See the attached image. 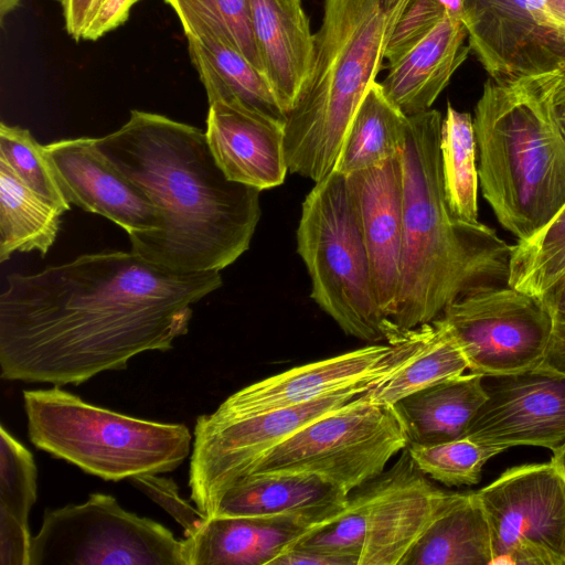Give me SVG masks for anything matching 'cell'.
Listing matches in <instances>:
<instances>
[{
	"label": "cell",
	"mask_w": 565,
	"mask_h": 565,
	"mask_svg": "<svg viewBox=\"0 0 565 565\" xmlns=\"http://www.w3.org/2000/svg\"><path fill=\"white\" fill-rule=\"evenodd\" d=\"M222 282L218 270L175 271L132 250L12 274L0 295L1 377L79 385L168 351L188 333L192 306Z\"/></svg>",
	"instance_id": "1"
},
{
	"label": "cell",
	"mask_w": 565,
	"mask_h": 565,
	"mask_svg": "<svg viewBox=\"0 0 565 565\" xmlns=\"http://www.w3.org/2000/svg\"><path fill=\"white\" fill-rule=\"evenodd\" d=\"M95 142L159 213L158 230L129 235L132 252L193 273L221 271L249 248L262 191L224 174L201 129L134 109L119 129Z\"/></svg>",
	"instance_id": "2"
},
{
	"label": "cell",
	"mask_w": 565,
	"mask_h": 565,
	"mask_svg": "<svg viewBox=\"0 0 565 565\" xmlns=\"http://www.w3.org/2000/svg\"><path fill=\"white\" fill-rule=\"evenodd\" d=\"M404 148V247L393 323L403 333L439 318L459 297L508 285L513 246L489 226L455 217L440 169L441 114L408 116Z\"/></svg>",
	"instance_id": "3"
},
{
	"label": "cell",
	"mask_w": 565,
	"mask_h": 565,
	"mask_svg": "<svg viewBox=\"0 0 565 565\" xmlns=\"http://www.w3.org/2000/svg\"><path fill=\"white\" fill-rule=\"evenodd\" d=\"M557 74L490 77L475 108L482 195L518 242L534 236L565 204V137L550 105Z\"/></svg>",
	"instance_id": "4"
},
{
	"label": "cell",
	"mask_w": 565,
	"mask_h": 565,
	"mask_svg": "<svg viewBox=\"0 0 565 565\" xmlns=\"http://www.w3.org/2000/svg\"><path fill=\"white\" fill-rule=\"evenodd\" d=\"M382 0H323L310 75L286 115L289 172L319 182L333 170L348 128L383 66Z\"/></svg>",
	"instance_id": "5"
},
{
	"label": "cell",
	"mask_w": 565,
	"mask_h": 565,
	"mask_svg": "<svg viewBox=\"0 0 565 565\" xmlns=\"http://www.w3.org/2000/svg\"><path fill=\"white\" fill-rule=\"evenodd\" d=\"M23 402L34 446L104 480L170 472L190 454L185 425L102 408L60 385L24 391Z\"/></svg>",
	"instance_id": "6"
},
{
	"label": "cell",
	"mask_w": 565,
	"mask_h": 565,
	"mask_svg": "<svg viewBox=\"0 0 565 565\" xmlns=\"http://www.w3.org/2000/svg\"><path fill=\"white\" fill-rule=\"evenodd\" d=\"M297 252L311 281V299L348 335L395 344L401 332L381 311L347 175L332 171L302 202Z\"/></svg>",
	"instance_id": "7"
},
{
	"label": "cell",
	"mask_w": 565,
	"mask_h": 565,
	"mask_svg": "<svg viewBox=\"0 0 565 565\" xmlns=\"http://www.w3.org/2000/svg\"><path fill=\"white\" fill-rule=\"evenodd\" d=\"M425 476L404 448L391 468L349 493L339 514L288 548L329 554L344 565H402L450 493Z\"/></svg>",
	"instance_id": "8"
},
{
	"label": "cell",
	"mask_w": 565,
	"mask_h": 565,
	"mask_svg": "<svg viewBox=\"0 0 565 565\" xmlns=\"http://www.w3.org/2000/svg\"><path fill=\"white\" fill-rule=\"evenodd\" d=\"M407 445L393 408L371 403L364 392L273 447L245 477L313 475L350 493L383 472Z\"/></svg>",
	"instance_id": "9"
},
{
	"label": "cell",
	"mask_w": 565,
	"mask_h": 565,
	"mask_svg": "<svg viewBox=\"0 0 565 565\" xmlns=\"http://www.w3.org/2000/svg\"><path fill=\"white\" fill-rule=\"evenodd\" d=\"M186 565L184 541L104 493L47 510L32 537L30 565Z\"/></svg>",
	"instance_id": "10"
},
{
	"label": "cell",
	"mask_w": 565,
	"mask_h": 565,
	"mask_svg": "<svg viewBox=\"0 0 565 565\" xmlns=\"http://www.w3.org/2000/svg\"><path fill=\"white\" fill-rule=\"evenodd\" d=\"M382 380L356 384L300 405L234 419L218 420L209 414L201 415L194 428L190 460L191 500L206 518H213L222 495L242 480L265 452Z\"/></svg>",
	"instance_id": "11"
},
{
	"label": "cell",
	"mask_w": 565,
	"mask_h": 565,
	"mask_svg": "<svg viewBox=\"0 0 565 565\" xmlns=\"http://www.w3.org/2000/svg\"><path fill=\"white\" fill-rule=\"evenodd\" d=\"M471 373L494 376L539 366L552 333L545 302L509 285L463 295L441 313Z\"/></svg>",
	"instance_id": "12"
},
{
	"label": "cell",
	"mask_w": 565,
	"mask_h": 565,
	"mask_svg": "<svg viewBox=\"0 0 565 565\" xmlns=\"http://www.w3.org/2000/svg\"><path fill=\"white\" fill-rule=\"evenodd\" d=\"M477 493L492 564L565 565V477L552 460L510 468Z\"/></svg>",
	"instance_id": "13"
},
{
	"label": "cell",
	"mask_w": 565,
	"mask_h": 565,
	"mask_svg": "<svg viewBox=\"0 0 565 565\" xmlns=\"http://www.w3.org/2000/svg\"><path fill=\"white\" fill-rule=\"evenodd\" d=\"M426 330L427 323L412 330L398 343L371 344L266 377L230 395L209 415L218 420L256 415L382 380L413 356Z\"/></svg>",
	"instance_id": "14"
},
{
	"label": "cell",
	"mask_w": 565,
	"mask_h": 565,
	"mask_svg": "<svg viewBox=\"0 0 565 565\" xmlns=\"http://www.w3.org/2000/svg\"><path fill=\"white\" fill-rule=\"evenodd\" d=\"M461 20L494 81L565 73V40L544 25L539 0H461Z\"/></svg>",
	"instance_id": "15"
},
{
	"label": "cell",
	"mask_w": 565,
	"mask_h": 565,
	"mask_svg": "<svg viewBox=\"0 0 565 565\" xmlns=\"http://www.w3.org/2000/svg\"><path fill=\"white\" fill-rule=\"evenodd\" d=\"M487 398L465 436L502 451L540 446L553 452L565 446V375L536 366L483 376Z\"/></svg>",
	"instance_id": "16"
},
{
	"label": "cell",
	"mask_w": 565,
	"mask_h": 565,
	"mask_svg": "<svg viewBox=\"0 0 565 565\" xmlns=\"http://www.w3.org/2000/svg\"><path fill=\"white\" fill-rule=\"evenodd\" d=\"M44 150L70 204L113 221L128 236L158 230L152 201L103 154L95 138L62 139Z\"/></svg>",
	"instance_id": "17"
},
{
	"label": "cell",
	"mask_w": 565,
	"mask_h": 565,
	"mask_svg": "<svg viewBox=\"0 0 565 565\" xmlns=\"http://www.w3.org/2000/svg\"><path fill=\"white\" fill-rule=\"evenodd\" d=\"M347 182L367 252L375 297L381 311L393 323L404 247L401 153L348 174Z\"/></svg>",
	"instance_id": "18"
},
{
	"label": "cell",
	"mask_w": 565,
	"mask_h": 565,
	"mask_svg": "<svg viewBox=\"0 0 565 565\" xmlns=\"http://www.w3.org/2000/svg\"><path fill=\"white\" fill-rule=\"evenodd\" d=\"M178 15L207 100L236 98L286 121L263 72L242 53L207 0H164Z\"/></svg>",
	"instance_id": "19"
},
{
	"label": "cell",
	"mask_w": 565,
	"mask_h": 565,
	"mask_svg": "<svg viewBox=\"0 0 565 565\" xmlns=\"http://www.w3.org/2000/svg\"><path fill=\"white\" fill-rule=\"evenodd\" d=\"M205 136L224 174L260 191L280 185L289 172L285 121L236 98L209 100Z\"/></svg>",
	"instance_id": "20"
},
{
	"label": "cell",
	"mask_w": 565,
	"mask_h": 565,
	"mask_svg": "<svg viewBox=\"0 0 565 565\" xmlns=\"http://www.w3.org/2000/svg\"><path fill=\"white\" fill-rule=\"evenodd\" d=\"M249 2L264 74L287 115L310 75L315 34L300 0Z\"/></svg>",
	"instance_id": "21"
},
{
	"label": "cell",
	"mask_w": 565,
	"mask_h": 565,
	"mask_svg": "<svg viewBox=\"0 0 565 565\" xmlns=\"http://www.w3.org/2000/svg\"><path fill=\"white\" fill-rule=\"evenodd\" d=\"M348 497L313 475H250L222 495L214 516H290L316 527L339 514Z\"/></svg>",
	"instance_id": "22"
},
{
	"label": "cell",
	"mask_w": 565,
	"mask_h": 565,
	"mask_svg": "<svg viewBox=\"0 0 565 565\" xmlns=\"http://www.w3.org/2000/svg\"><path fill=\"white\" fill-rule=\"evenodd\" d=\"M461 19L446 14L422 40L391 64L380 82L386 97L406 116L430 109L471 51Z\"/></svg>",
	"instance_id": "23"
},
{
	"label": "cell",
	"mask_w": 565,
	"mask_h": 565,
	"mask_svg": "<svg viewBox=\"0 0 565 565\" xmlns=\"http://www.w3.org/2000/svg\"><path fill=\"white\" fill-rule=\"evenodd\" d=\"M312 529L290 516H214L185 535L186 565H271Z\"/></svg>",
	"instance_id": "24"
},
{
	"label": "cell",
	"mask_w": 565,
	"mask_h": 565,
	"mask_svg": "<svg viewBox=\"0 0 565 565\" xmlns=\"http://www.w3.org/2000/svg\"><path fill=\"white\" fill-rule=\"evenodd\" d=\"M488 518L477 491L450 492L402 565L492 564Z\"/></svg>",
	"instance_id": "25"
},
{
	"label": "cell",
	"mask_w": 565,
	"mask_h": 565,
	"mask_svg": "<svg viewBox=\"0 0 565 565\" xmlns=\"http://www.w3.org/2000/svg\"><path fill=\"white\" fill-rule=\"evenodd\" d=\"M486 398L483 376L470 372L409 394L392 408L408 445H433L463 437Z\"/></svg>",
	"instance_id": "26"
},
{
	"label": "cell",
	"mask_w": 565,
	"mask_h": 565,
	"mask_svg": "<svg viewBox=\"0 0 565 565\" xmlns=\"http://www.w3.org/2000/svg\"><path fill=\"white\" fill-rule=\"evenodd\" d=\"M409 119L373 82L345 134L334 171L351 174L398 156Z\"/></svg>",
	"instance_id": "27"
},
{
	"label": "cell",
	"mask_w": 565,
	"mask_h": 565,
	"mask_svg": "<svg viewBox=\"0 0 565 565\" xmlns=\"http://www.w3.org/2000/svg\"><path fill=\"white\" fill-rule=\"evenodd\" d=\"M64 213L0 160V263L15 253L36 250L45 256L57 237Z\"/></svg>",
	"instance_id": "28"
},
{
	"label": "cell",
	"mask_w": 565,
	"mask_h": 565,
	"mask_svg": "<svg viewBox=\"0 0 565 565\" xmlns=\"http://www.w3.org/2000/svg\"><path fill=\"white\" fill-rule=\"evenodd\" d=\"M468 370V362L446 322L439 317L427 323L422 345L396 371L365 392L367 399L392 407L405 396Z\"/></svg>",
	"instance_id": "29"
},
{
	"label": "cell",
	"mask_w": 565,
	"mask_h": 565,
	"mask_svg": "<svg viewBox=\"0 0 565 565\" xmlns=\"http://www.w3.org/2000/svg\"><path fill=\"white\" fill-rule=\"evenodd\" d=\"M443 189L450 213L465 222L478 221L479 174L473 119L450 104L440 129Z\"/></svg>",
	"instance_id": "30"
},
{
	"label": "cell",
	"mask_w": 565,
	"mask_h": 565,
	"mask_svg": "<svg viewBox=\"0 0 565 565\" xmlns=\"http://www.w3.org/2000/svg\"><path fill=\"white\" fill-rule=\"evenodd\" d=\"M565 276V204L534 236L518 242L508 285L541 298Z\"/></svg>",
	"instance_id": "31"
},
{
	"label": "cell",
	"mask_w": 565,
	"mask_h": 565,
	"mask_svg": "<svg viewBox=\"0 0 565 565\" xmlns=\"http://www.w3.org/2000/svg\"><path fill=\"white\" fill-rule=\"evenodd\" d=\"M407 448L423 473L449 487L478 483L484 463L502 452L466 436L433 445L411 444Z\"/></svg>",
	"instance_id": "32"
},
{
	"label": "cell",
	"mask_w": 565,
	"mask_h": 565,
	"mask_svg": "<svg viewBox=\"0 0 565 565\" xmlns=\"http://www.w3.org/2000/svg\"><path fill=\"white\" fill-rule=\"evenodd\" d=\"M0 160L6 162L19 179L31 190L68 211L52 164L31 132L19 126L0 125Z\"/></svg>",
	"instance_id": "33"
},
{
	"label": "cell",
	"mask_w": 565,
	"mask_h": 565,
	"mask_svg": "<svg viewBox=\"0 0 565 565\" xmlns=\"http://www.w3.org/2000/svg\"><path fill=\"white\" fill-rule=\"evenodd\" d=\"M36 501V466L32 454L1 425L0 509L28 524Z\"/></svg>",
	"instance_id": "34"
},
{
	"label": "cell",
	"mask_w": 565,
	"mask_h": 565,
	"mask_svg": "<svg viewBox=\"0 0 565 565\" xmlns=\"http://www.w3.org/2000/svg\"><path fill=\"white\" fill-rule=\"evenodd\" d=\"M439 0H412L386 38L384 60L391 64L428 34L446 15Z\"/></svg>",
	"instance_id": "35"
},
{
	"label": "cell",
	"mask_w": 565,
	"mask_h": 565,
	"mask_svg": "<svg viewBox=\"0 0 565 565\" xmlns=\"http://www.w3.org/2000/svg\"><path fill=\"white\" fill-rule=\"evenodd\" d=\"M131 481L162 507L184 529L185 535L193 533L206 520L196 507H192L180 495L172 479L143 475L132 478Z\"/></svg>",
	"instance_id": "36"
},
{
	"label": "cell",
	"mask_w": 565,
	"mask_h": 565,
	"mask_svg": "<svg viewBox=\"0 0 565 565\" xmlns=\"http://www.w3.org/2000/svg\"><path fill=\"white\" fill-rule=\"evenodd\" d=\"M248 61L264 73L257 50L249 0H207Z\"/></svg>",
	"instance_id": "37"
},
{
	"label": "cell",
	"mask_w": 565,
	"mask_h": 565,
	"mask_svg": "<svg viewBox=\"0 0 565 565\" xmlns=\"http://www.w3.org/2000/svg\"><path fill=\"white\" fill-rule=\"evenodd\" d=\"M31 546L28 524L0 509V564L30 565Z\"/></svg>",
	"instance_id": "38"
},
{
	"label": "cell",
	"mask_w": 565,
	"mask_h": 565,
	"mask_svg": "<svg viewBox=\"0 0 565 565\" xmlns=\"http://www.w3.org/2000/svg\"><path fill=\"white\" fill-rule=\"evenodd\" d=\"M140 0H100L93 9L82 40L95 41L118 28Z\"/></svg>",
	"instance_id": "39"
},
{
	"label": "cell",
	"mask_w": 565,
	"mask_h": 565,
	"mask_svg": "<svg viewBox=\"0 0 565 565\" xmlns=\"http://www.w3.org/2000/svg\"><path fill=\"white\" fill-rule=\"evenodd\" d=\"M551 312L553 317L552 333L539 366L565 375V312Z\"/></svg>",
	"instance_id": "40"
},
{
	"label": "cell",
	"mask_w": 565,
	"mask_h": 565,
	"mask_svg": "<svg viewBox=\"0 0 565 565\" xmlns=\"http://www.w3.org/2000/svg\"><path fill=\"white\" fill-rule=\"evenodd\" d=\"M94 2L95 0H61L66 31L76 41H82Z\"/></svg>",
	"instance_id": "41"
},
{
	"label": "cell",
	"mask_w": 565,
	"mask_h": 565,
	"mask_svg": "<svg viewBox=\"0 0 565 565\" xmlns=\"http://www.w3.org/2000/svg\"><path fill=\"white\" fill-rule=\"evenodd\" d=\"M297 564H313V565H344L343 561L320 552L305 550V548H287L278 557H276L271 565H297Z\"/></svg>",
	"instance_id": "42"
},
{
	"label": "cell",
	"mask_w": 565,
	"mask_h": 565,
	"mask_svg": "<svg viewBox=\"0 0 565 565\" xmlns=\"http://www.w3.org/2000/svg\"><path fill=\"white\" fill-rule=\"evenodd\" d=\"M539 6L544 25L565 40V0H539Z\"/></svg>",
	"instance_id": "43"
},
{
	"label": "cell",
	"mask_w": 565,
	"mask_h": 565,
	"mask_svg": "<svg viewBox=\"0 0 565 565\" xmlns=\"http://www.w3.org/2000/svg\"><path fill=\"white\" fill-rule=\"evenodd\" d=\"M553 116L565 137V73L557 74L550 90Z\"/></svg>",
	"instance_id": "44"
},
{
	"label": "cell",
	"mask_w": 565,
	"mask_h": 565,
	"mask_svg": "<svg viewBox=\"0 0 565 565\" xmlns=\"http://www.w3.org/2000/svg\"><path fill=\"white\" fill-rule=\"evenodd\" d=\"M551 311L565 312V276L542 297Z\"/></svg>",
	"instance_id": "45"
},
{
	"label": "cell",
	"mask_w": 565,
	"mask_h": 565,
	"mask_svg": "<svg viewBox=\"0 0 565 565\" xmlns=\"http://www.w3.org/2000/svg\"><path fill=\"white\" fill-rule=\"evenodd\" d=\"M22 0H0V20L3 23L6 17L11 13Z\"/></svg>",
	"instance_id": "46"
},
{
	"label": "cell",
	"mask_w": 565,
	"mask_h": 565,
	"mask_svg": "<svg viewBox=\"0 0 565 565\" xmlns=\"http://www.w3.org/2000/svg\"><path fill=\"white\" fill-rule=\"evenodd\" d=\"M552 461L557 466L565 477V446L553 452Z\"/></svg>",
	"instance_id": "47"
},
{
	"label": "cell",
	"mask_w": 565,
	"mask_h": 565,
	"mask_svg": "<svg viewBox=\"0 0 565 565\" xmlns=\"http://www.w3.org/2000/svg\"><path fill=\"white\" fill-rule=\"evenodd\" d=\"M99 1H100V0H95L94 6H93V8H92V11H93L94 7H95ZM92 11H90V13H92ZM89 17H90V14H89ZM86 25H87V24H86ZM84 31H85V30H84Z\"/></svg>",
	"instance_id": "48"
}]
</instances>
